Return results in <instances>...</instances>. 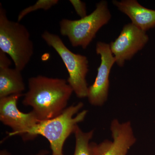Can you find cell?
I'll use <instances>...</instances> for the list:
<instances>
[{
    "mask_svg": "<svg viewBox=\"0 0 155 155\" xmlns=\"http://www.w3.org/2000/svg\"><path fill=\"white\" fill-rule=\"evenodd\" d=\"M21 72L16 68H0V98L22 94L25 84Z\"/></svg>",
    "mask_w": 155,
    "mask_h": 155,
    "instance_id": "8fae6325",
    "label": "cell"
},
{
    "mask_svg": "<svg viewBox=\"0 0 155 155\" xmlns=\"http://www.w3.org/2000/svg\"><path fill=\"white\" fill-rule=\"evenodd\" d=\"M73 92L65 79L39 75L28 79L22 104L31 107L40 121L48 120L65 110Z\"/></svg>",
    "mask_w": 155,
    "mask_h": 155,
    "instance_id": "6da1fadb",
    "label": "cell"
},
{
    "mask_svg": "<svg viewBox=\"0 0 155 155\" xmlns=\"http://www.w3.org/2000/svg\"><path fill=\"white\" fill-rule=\"evenodd\" d=\"M74 134L75 145L73 155H98V144L91 142L93 137L94 130L84 132L78 126Z\"/></svg>",
    "mask_w": 155,
    "mask_h": 155,
    "instance_id": "7c38bea8",
    "label": "cell"
},
{
    "mask_svg": "<svg viewBox=\"0 0 155 155\" xmlns=\"http://www.w3.org/2000/svg\"><path fill=\"white\" fill-rule=\"evenodd\" d=\"M110 129L113 141L105 140L98 144V155H127L137 140L131 122L114 119Z\"/></svg>",
    "mask_w": 155,
    "mask_h": 155,
    "instance_id": "9c48e42d",
    "label": "cell"
},
{
    "mask_svg": "<svg viewBox=\"0 0 155 155\" xmlns=\"http://www.w3.org/2000/svg\"><path fill=\"white\" fill-rule=\"evenodd\" d=\"M96 51L101 57V63L97 69L95 80L88 87L87 97L89 102L95 107H101L108 99L110 88V72L116 63L110 45L103 42H98Z\"/></svg>",
    "mask_w": 155,
    "mask_h": 155,
    "instance_id": "8992f818",
    "label": "cell"
},
{
    "mask_svg": "<svg viewBox=\"0 0 155 155\" xmlns=\"http://www.w3.org/2000/svg\"><path fill=\"white\" fill-rule=\"evenodd\" d=\"M69 2L72 4L75 12L81 18H84L87 16L85 3L80 0H70Z\"/></svg>",
    "mask_w": 155,
    "mask_h": 155,
    "instance_id": "5bb4252c",
    "label": "cell"
},
{
    "mask_svg": "<svg viewBox=\"0 0 155 155\" xmlns=\"http://www.w3.org/2000/svg\"><path fill=\"white\" fill-rule=\"evenodd\" d=\"M149 39L146 31L132 23L124 25L119 36L110 45L117 65L123 67L125 61L130 60L144 47Z\"/></svg>",
    "mask_w": 155,
    "mask_h": 155,
    "instance_id": "52a82bcc",
    "label": "cell"
},
{
    "mask_svg": "<svg viewBox=\"0 0 155 155\" xmlns=\"http://www.w3.org/2000/svg\"><path fill=\"white\" fill-rule=\"evenodd\" d=\"M41 37L49 46L58 53L64 62L69 75L67 81L73 92L79 98L87 97L88 87L86 78L89 71L87 58L71 51L59 35L45 31Z\"/></svg>",
    "mask_w": 155,
    "mask_h": 155,
    "instance_id": "5b68a950",
    "label": "cell"
},
{
    "mask_svg": "<svg viewBox=\"0 0 155 155\" xmlns=\"http://www.w3.org/2000/svg\"><path fill=\"white\" fill-rule=\"evenodd\" d=\"M81 102L67 107L57 117L39 122L25 130L22 136L23 140H32L39 135L48 140L50 143L52 155H64L63 147L69 136L74 134L78 124L83 122L87 115V111L83 110Z\"/></svg>",
    "mask_w": 155,
    "mask_h": 155,
    "instance_id": "7a4b0ae2",
    "label": "cell"
},
{
    "mask_svg": "<svg viewBox=\"0 0 155 155\" xmlns=\"http://www.w3.org/2000/svg\"><path fill=\"white\" fill-rule=\"evenodd\" d=\"M0 50L8 55L15 68L23 70L34 54V48L29 31L19 22L9 20L0 3Z\"/></svg>",
    "mask_w": 155,
    "mask_h": 155,
    "instance_id": "3957f363",
    "label": "cell"
},
{
    "mask_svg": "<svg viewBox=\"0 0 155 155\" xmlns=\"http://www.w3.org/2000/svg\"><path fill=\"white\" fill-rule=\"evenodd\" d=\"M48 151L46 150H42L40 151L38 153L35 155H48Z\"/></svg>",
    "mask_w": 155,
    "mask_h": 155,
    "instance_id": "2e32d148",
    "label": "cell"
},
{
    "mask_svg": "<svg viewBox=\"0 0 155 155\" xmlns=\"http://www.w3.org/2000/svg\"><path fill=\"white\" fill-rule=\"evenodd\" d=\"M59 2L58 0H38L32 5L29 6L22 10L17 17V21L20 22L27 14L38 10L47 11Z\"/></svg>",
    "mask_w": 155,
    "mask_h": 155,
    "instance_id": "4fadbf2b",
    "label": "cell"
},
{
    "mask_svg": "<svg viewBox=\"0 0 155 155\" xmlns=\"http://www.w3.org/2000/svg\"><path fill=\"white\" fill-rule=\"evenodd\" d=\"M112 3L141 30L146 32L155 27V10L145 8L136 0H114Z\"/></svg>",
    "mask_w": 155,
    "mask_h": 155,
    "instance_id": "30bf717a",
    "label": "cell"
},
{
    "mask_svg": "<svg viewBox=\"0 0 155 155\" xmlns=\"http://www.w3.org/2000/svg\"><path fill=\"white\" fill-rule=\"evenodd\" d=\"M0 155H11V154L7 150H3L0 151Z\"/></svg>",
    "mask_w": 155,
    "mask_h": 155,
    "instance_id": "e0dca14e",
    "label": "cell"
},
{
    "mask_svg": "<svg viewBox=\"0 0 155 155\" xmlns=\"http://www.w3.org/2000/svg\"><path fill=\"white\" fill-rule=\"evenodd\" d=\"M23 94H13L0 98V121L12 129L8 136L19 135L40 122L31 111L24 113L17 108L18 100Z\"/></svg>",
    "mask_w": 155,
    "mask_h": 155,
    "instance_id": "ba28073f",
    "label": "cell"
},
{
    "mask_svg": "<svg viewBox=\"0 0 155 155\" xmlns=\"http://www.w3.org/2000/svg\"><path fill=\"white\" fill-rule=\"evenodd\" d=\"M11 61L7 57V54L0 50V68L10 67Z\"/></svg>",
    "mask_w": 155,
    "mask_h": 155,
    "instance_id": "9a60e30c",
    "label": "cell"
},
{
    "mask_svg": "<svg viewBox=\"0 0 155 155\" xmlns=\"http://www.w3.org/2000/svg\"><path fill=\"white\" fill-rule=\"evenodd\" d=\"M107 2L97 3L92 13L78 20L63 19L60 22V32L67 36L73 47L85 49L95 37L97 31L110 20Z\"/></svg>",
    "mask_w": 155,
    "mask_h": 155,
    "instance_id": "277c9868",
    "label": "cell"
}]
</instances>
